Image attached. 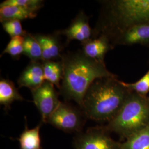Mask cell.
<instances>
[{
  "label": "cell",
  "instance_id": "1",
  "mask_svg": "<svg viewBox=\"0 0 149 149\" xmlns=\"http://www.w3.org/2000/svg\"><path fill=\"white\" fill-rule=\"evenodd\" d=\"M61 60L64 75L60 93L66 100L76 102L81 109L86 93L93 81L116 76L107 70L105 63L86 56L82 50L63 54Z\"/></svg>",
  "mask_w": 149,
  "mask_h": 149
},
{
  "label": "cell",
  "instance_id": "2",
  "mask_svg": "<svg viewBox=\"0 0 149 149\" xmlns=\"http://www.w3.org/2000/svg\"><path fill=\"white\" fill-rule=\"evenodd\" d=\"M102 7L92 38L104 34L111 40L130 27L149 24V0H109Z\"/></svg>",
  "mask_w": 149,
  "mask_h": 149
},
{
  "label": "cell",
  "instance_id": "3",
  "mask_svg": "<svg viewBox=\"0 0 149 149\" xmlns=\"http://www.w3.org/2000/svg\"><path fill=\"white\" fill-rule=\"evenodd\" d=\"M132 92L116 76L93 81L86 93L82 110L97 122H110L120 111Z\"/></svg>",
  "mask_w": 149,
  "mask_h": 149
},
{
  "label": "cell",
  "instance_id": "4",
  "mask_svg": "<svg viewBox=\"0 0 149 149\" xmlns=\"http://www.w3.org/2000/svg\"><path fill=\"white\" fill-rule=\"evenodd\" d=\"M149 125V98L132 92L117 116L106 128L127 139Z\"/></svg>",
  "mask_w": 149,
  "mask_h": 149
},
{
  "label": "cell",
  "instance_id": "5",
  "mask_svg": "<svg viewBox=\"0 0 149 149\" xmlns=\"http://www.w3.org/2000/svg\"><path fill=\"white\" fill-rule=\"evenodd\" d=\"M84 116V111L81 112L69 103L60 102L47 123L65 132H81L85 122Z\"/></svg>",
  "mask_w": 149,
  "mask_h": 149
},
{
  "label": "cell",
  "instance_id": "6",
  "mask_svg": "<svg viewBox=\"0 0 149 149\" xmlns=\"http://www.w3.org/2000/svg\"><path fill=\"white\" fill-rule=\"evenodd\" d=\"M106 127L90 128L75 138L76 149H120V143L113 140Z\"/></svg>",
  "mask_w": 149,
  "mask_h": 149
},
{
  "label": "cell",
  "instance_id": "7",
  "mask_svg": "<svg viewBox=\"0 0 149 149\" xmlns=\"http://www.w3.org/2000/svg\"><path fill=\"white\" fill-rule=\"evenodd\" d=\"M53 84L45 81L37 88L31 91L33 102L40 113L42 122L47 123L48 120L60 103L59 93Z\"/></svg>",
  "mask_w": 149,
  "mask_h": 149
},
{
  "label": "cell",
  "instance_id": "8",
  "mask_svg": "<svg viewBox=\"0 0 149 149\" xmlns=\"http://www.w3.org/2000/svg\"><path fill=\"white\" fill-rule=\"evenodd\" d=\"M90 17L87 16L84 11H81L67 28L58 31L56 33L63 35L66 38V44L74 40L81 43L85 42L92 38L93 29L89 24Z\"/></svg>",
  "mask_w": 149,
  "mask_h": 149
},
{
  "label": "cell",
  "instance_id": "9",
  "mask_svg": "<svg viewBox=\"0 0 149 149\" xmlns=\"http://www.w3.org/2000/svg\"><path fill=\"white\" fill-rule=\"evenodd\" d=\"M111 42L114 47L133 45L149 47V24L130 27L113 38Z\"/></svg>",
  "mask_w": 149,
  "mask_h": 149
},
{
  "label": "cell",
  "instance_id": "10",
  "mask_svg": "<svg viewBox=\"0 0 149 149\" xmlns=\"http://www.w3.org/2000/svg\"><path fill=\"white\" fill-rule=\"evenodd\" d=\"M59 36L56 32L54 34H33L42 49V61L61 60L63 47L60 41Z\"/></svg>",
  "mask_w": 149,
  "mask_h": 149
},
{
  "label": "cell",
  "instance_id": "11",
  "mask_svg": "<svg viewBox=\"0 0 149 149\" xmlns=\"http://www.w3.org/2000/svg\"><path fill=\"white\" fill-rule=\"evenodd\" d=\"M81 44L82 51L86 56L103 63H105L104 58L106 54L114 48L109 38L104 34L90 39Z\"/></svg>",
  "mask_w": 149,
  "mask_h": 149
},
{
  "label": "cell",
  "instance_id": "12",
  "mask_svg": "<svg viewBox=\"0 0 149 149\" xmlns=\"http://www.w3.org/2000/svg\"><path fill=\"white\" fill-rule=\"evenodd\" d=\"M45 81L42 62L31 61L22 71L17 83L19 88L26 87L32 91L40 87Z\"/></svg>",
  "mask_w": 149,
  "mask_h": 149
},
{
  "label": "cell",
  "instance_id": "13",
  "mask_svg": "<svg viewBox=\"0 0 149 149\" xmlns=\"http://www.w3.org/2000/svg\"><path fill=\"white\" fill-rule=\"evenodd\" d=\"M23 100L24 98L20 95L12 81L8 79L1 78L0 104L4 106L6 112L11 109V105L13 102Z\"/></svg>",
  "mask_w": 149,
  "mask_h": 149
},
{
  "label": "cell",
  "instance_id": "14",
  "mask_svg": "<svg viewBox=\"0 0 149 149\" xmlns=\"http://www.w3.org/2000/svg\"><path fill=\"white\" fill-rule=\"evenodd\" d=\"M37 16V12L28 10L17 6L7 5L0 6V21L18 20L23 21L33 19Z\"/></svg>",
  "mask_w": 149,
  "mask_h": 149
},
{
  "label": "cell",
  "instance_id": "15",
  "mask_svg": "<svg viewBox=\"0 0 149 149\" xmlns=\"http://www.w3.org/2000/svg\"><path fill=\"white\" fill-rule=\"evenodd\" d=\"M42 62L44 79L56 86L60 90L64 75V66L61 60Z\"/></svg>",
  "mask_w": 149,
  "mask_h": 149
},
{
  "label": "cell",
  "instance_id": "16",
  "mask_svg": "<svg viewBox=\"0 0 149 149\" xmlns=\"http://www.w3.org/2000/svg\"><path fill=\"white\" fill-rule=\"evenodd\" d=\"M25 119V129L18 139L19 143L20 149H42L40 136V128L42 124H39L36 128L28 129L26 117Z\"/></svg>",
  "mask_w": 149,
  "mask_h": 149
},
{
  "label": "cell",
  "instance_id": "17",
  "mask_svg": "<svg viewBox=\"0 0 149 149\" xmlns=\"http://www.w3.org/2000/svg\"><path fill=\"white\" fill-rule=\"evenodd\" d=\"M120 143V149H149V125Z\"/></svg>",
  "mask_w": 149,
  "mask_h": 149
},
{
  "label": "cell",
  "instance_id": "18",
  "mask_svg": "<svg viewBox=\"0 0 149 149\" xmlns=\"http://www.w3.org/2000/svg\"><path fill=\"white\" fill-rule=\"evenodd\" d=\"M24 37L23 55L29 58L31 61H42V50L33 34L27 33Z\"/></svg>",
  "mask_w": 149,
  "mask_h": 149
},
{
  "label": "cell",
  "instance_id": "19",
  "mask_svg": "<svg viewBox=\"0 0 149 149\" xmlns=\"http://www.w3.org/2000/svg\"><path fill=\"white\" fill-rule=\"evenodd\" d=\"M24 40V37L23 36L11 38L10 41L3 50L2 55L8 54L15 60L20 59L22 55L23 54Z\"/></svg>",
  "mask_w": 149,
  "mask_h": 149
},
{
  "label": "cell",
  "instance_id": "20",
  "mask_svg": "<svg viewBox=\"0 0 149 149\" xmlns=\"http://www.w3.org/2000/svg\"><path fill=\"white\" fill-rule=\"evenodd\" d=\"M123 84L131 92L146 97L149 93V70L138 81L134 83L122 81Z\"/></svg>",
  "mask_w": 149,
  "mask_h": 149
},
{
  "label": "cell",
  "instance_id": "21",
  "mask_svg": "<svg viewBox=\"0 0 149 149\" xmlns=\"http://www.w3.org/2000/svg\"><path fill=\"white\" fill-rule=\"evenodd\" d=\"M7 5L17 6L38 12L43 7L44 1L42 0H6L1 3L0 6Z\"/></svg>",
  "mask_w": 149,
  "mask_h": 149
},
{
  "label": "cell",
  "instance_id": "22",
  "mask_svg": "<svg viewBox=\"0 0 149 149\" xmlns=\"http://www.w3.org/2000/svg\"><path fill=\"white\" fill-rule=\"evenodd\" d=\"M2 27L7 33L11 38L18 36H25L27 33L26 31L23 29L21 23L18 20H13L5 22L2 23Z\"/></svg>",
  "mask_w": 149,
  "mask_h": 149
},
{
  "label": "cell",
  "instance_id": "23",
  "mask_svg": "<svg viewBox=\"0 0 149 149\" xmlns=\"http://www.w3.org/2000/svg\"></svg>",
  "mask_w": 149,
  "mask_h": 149
}]
</instances>
